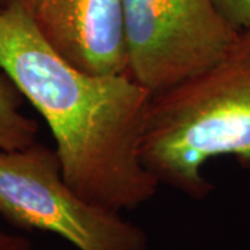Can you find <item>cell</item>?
Here are the masks:
<instances>
[{
	"label": "cell",
	"instance_id": "obj_8",
	"mask_svg": "<svg viewBox=\"0 0 250 250\" xmlns=\"http://www.w3.org/2000/svg\"><path fill=\"white\" fill-rule=\"evenodd\" d=\"M0 250H42L32 242L16 233H10L0 228Z\"/></svg>",
	"mask_w": 250,
	"mask_h": 250
},
{
	"label": "cell",
	"instance_id": "obj_4",
	"mask_svg": "<svg viewBox=\"0 0 250 250\" xmlns=\"http://www.w3.org/2000/svg\"><path fill=\"white\" fill-rule=\"evenodd\" d=\"M126 72L156 93L213 65L239 31L213 0H123Z\"/></svg>",
	"mask_w": 250,
	"mask_h": 250
},
{
	"label": "cell",
	"instance_id": "obj_5",
	"mask_svg": "<svg viewBox=\"0 0 250 250\" xmlns=\"http://www.w3.org/2000/svg\"><path fill=\"white\" fill-rule=\"evenodd\" d=\"M65 62L89 74L126 72L123 0H18Z\"/></svg>",
	"mask_w": 250,
	"mask_h": 250
},
{
	"label": "cell",
	"instance_id": "obj_6",
	"mask_svg": "<svg viewBox=\"0 0 250 250\" xmlns=\"http://www.w3.org/2000/svg\"><path fill=\"white\" fill-rule=\"evenodd\" d=\"M22 95L0 68V150L25 149L36 142L38 123L21 110Z\"/></svg>",
	"mask_w": 250,
	"mask_h": 250
},
{
	"label": "cell",
	"instance_id": "obj_2",
	"mask_svg": "<svg viewBox=\"0 0 250 250\" xmlns=\"http://www.w3.org/2000/svg\"><path fill=\"white\" fill-rule=\"evenodd\" d=\"M141 156L159 185L193 200L213 192L207 161L232 156L250 170V29L205 71L152 93Z\"/></svg>",
	"mask_w": 250,
	"mask_h": 250
},
{
	"label": "cell",
	"instance_id": "obj_3",
	"mask_svg": "<svg viewBox=\"0 0 250 250\" xmlns=\"http://www.w3.org/2000/svg\"><path fill=\"white\" fill-rule=\"evenodd\" d=\"M0 215L18 228L54 233L77 250L149 248L142 227L80 196L62 178L56 150L38 142L0 150Z\"/></svg>",
	"mask_w": 250,
	"mask_h": 250
},
{
	"label": "cell",
	"instance_id": "obj_10",
	"mask_svg": "<svg viewBox=\"0 0 250 250\" xmlns=\"http://www.w3.org/2000/svg\"><path fill=\"white\" fill-rule=\"evenodd\" d=\"M0 10H1V6H0Z\"/></svg>",
	"mask_w": 250,
	"mask_h": 250
},
{
	"label": "cell",
	"instance_id": "obj_1",
	"mask_svg": "<svg viewBox=\"0 0 250 250\" xmlns=\"http://www.w3.org/2000/svg\"><path fill=\"white\" fill-rule=\"evenodd\" d=\"M0 68L49 125L64 181L114 211L156 196L141 156L152 92L128 74H89L54 52L24 6L0 10Z\"/></svg>",
	"mask_w": 250,
	"mask_h": 250
},
{
	"label": "cell",
	"instance_id": "obj_9",
	"mask_svg": "<svg viewBox=\"0 0 250 250\" xmlns=\"http://www.w3.org/2000/svg\"><path fill=\"white\" fill-rule=\"evenodd\" d=\"M11 1H14V0H0V6L3 7V6H6V4H9Z\"/></svg>",
	"mask_w": 250,
	"mask_h": 250
},
{
	"label": "cell",
	"instance_id": "obj_7",
	"mask_svg": "<svg viewBox=\"0 0 250 250\" xmlns=\"http://www.w3.org/2000/svg\"><path fill=\"white\" fill-rule=\"evenodd\" d=\"M218 11L236 31L250 29V0H213Z\"/></svg>",
	"mask_w": 250,
	"mask_h": 250
}]
</instances>
